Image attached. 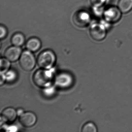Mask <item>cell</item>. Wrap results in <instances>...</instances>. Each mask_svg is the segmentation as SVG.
Returning a JSON list of instances; mask_svg holds the SVG:
<instances>
[{"label":"cell","mask_w":132,"mask_h":132,"mask_svg":"<svg viewBox=\"0 0 132 132\" xmlns=\"http://www.w3.org/2000/svg\"><path fill=\"white\" fill-rule=\"evenodd\" d=\"M21 68L26 71L34 69L36 64V60L33 54L30 51H25L21 54L19 60Z\"/></svg>","instance_id":"cell-3"},{"label":"cell","mask_w":132,"mask_h":132,"mask_svg":"<svg viewBox=\"0 0 132 132\" xmlns=\"http://www.w3.org/2000/svg\"><path fill=\"white\" fill-rule=\"evenodd\" d=\"M26 46L28 51L31 52H36L41 47V43L38 38H32L27 42Z\"/></svg>","instance_id":"cell-11"},{"label":"cell","mask_w":132,"mask_h":132,"mask_svg":"<svg viewBox=\"0 0 132 132\" xmlns=\"http://www.w3.org/2000/svg\"><path fill=\"white\" fill-rule=\"evenodd\" d=\"M90 34L93 40L97 41L102 40L106 36V30L105 27L99 24H93L90 29Z\"/></svg>","instance_id":"cell-4"},{"label":"cell","mask_w":132,"mask_h":132,"mask_svg":"<svg viewBox=\"0 0 132 132\" xmlns=\"http://www.w3.org/2000/svg\"><path fill=\"white\" fill-rule=\"evenodd\" d=\"M6 81V77L4 73H1V80H0V84L2 86Z\"/></svg>","instance_id":"cell-19"},{"label":"cell","mask_w":132,"mask_h":132,"mask_svg":"<svg viewBox=\"0 0 132 132\" xmlns=\"http://www.w3.org/2000/svg\"><path fill=\"white\" fill-rule=\"evenodd\" d=\"M105 0H92L93 4L95 6H100L103 4Z\"/></svg>","instance_id":"cell-18"},{"label":"cell","mask_w":132,"mask_h":132,"mask_svg":"<svg viewBox=\"0 0 132 132\" xmlns=\"http://www.w3.org/2000/svg\"><path fill=\"white\" fill-rule=\"evenodd\" d=\"M21 54V50L20 48L14 46L6 49L4 53V56L10 62H14L20 58Z\"/></svg>","instance_id":"cell-9"},{"label":"cell","mask_w":132,"mask_h":132,"mask_svg":"<svg viewBox=\"0 0 132 132\" xmlns=\"http://www.w3.org/2000/svg\"><path fill=\"white\" fill-rule=\"evenodd\" d=\"M121 13L119 8L112 7L107 9L105 13V18L110 23H116L121 18Z\"/></svg>","instance_id":"cell-8"},{"label":"cell","mask_w":132,"mask_h":132,"mask_svg":"<svg viewBox=\"0 0 132 132\" xmlns=\"http://www.w3.org/2000/svg\"><path fill=\"white\" fill-rule=\"evenodd\" d=\"M73 81L72 77L70 74L64 72L57 76L55 83L58 87L62 88H66L71 85Z\"/></svg>","instance_id":"cell-7"},{"label":"cell","mask_w":132,"mask_h":132,"mask_svg":"<svg viewBox=\"0 0 132 132\" xmlns=\"http://www.w3.org/2000/svg\"><path fill=\"white\" fill-rule=\"evenodd\" d=\"M118 7L123 13H129L132 10V0H119Z\"/></svg>","instance_id":"cell-12"},{"label":"cell","mask_w":132,"mask_h":132,"mask_svg":"<svg viewBox=\"0 0 132 132\" xmlns=\"http://www.w3.org/2000/svg\"><path fill=\"white\" fill-rule=\"evenodd\" d=\"M0 31H1V34H0L1 38L3 39L7 35V31L4 26H1L0 28Z\"/></svg>","instance_id":"cell-17"},{"label":"cell","mask_w":132,"mask_h":132,"mask_svg":"<svg viewBox=\"0 0 132 132\" xmlns=\"http://www.w3.org/2000/svg\"><path fill=\"white\" fill-rule=\"evenodd\" d=\"M17 115L16 110L12 107H8L3 110L1 118L4 121L13 122L16 120Z\"/></svg>","instance_id":"cell-10"},{"label":"cell","mask_w":132,"mask_h":132,"mask_svg":"<svg viewBox=\"0 0 132 132\" xmlns=\"http://www.w3.org/2000/svg\"><path fill=\"white\" fill-rule=\"evenodd\" d=\"M82 132H96L97 131L96 126L92 122L86 123L82 128Z\"/></svg>","instance_id":"cell-15"},{"label":"cell","mask_w":132,"mask_h":132,"mask_svg":"<svg viewBox=\"0 0 132 132\" xmlns=\"http://www.w3.org/2000/svg\"><path fill=\"white\" fill-rule=\"evenodd\" d=\"M10 66V62L9 60L5 58L1 59V73H4L9 70Z\"/></svg>","instance_id":"cell-14"},{"label":"cell","mask_w":132,"mask_h":132,"mask_svg":"<svg viewBox=\"0 0 132 132\" xmlns=\"http://www.w3.org/2000/svg\"><path fill=\"white\" fill-rule=\"evenodd\" d=\"M33 81L35 85L45 88L50 87L53 80V74L47 69H42L36 71L33 76Z\"/></svg>","instance_id":"cell-1"},{"label":"cell","mask_w":132,"mask_h":132,"mask_svg":"<svg viewBox=\"0 0 132 132\" xmlns=\"http://www.w3.org/2000/svg\"><path fill=\"white\" fill-rule=\"evenodd\" d=\"M56 57L54 53L50 50H46L42 52L37 58V64L42 69H51L55 63Z\"/></svg>","instance_id":"cell-2"},{"label":"cell","mask_w":132,"mask_h":132,"mask_svg":"<svg viewBox=\"0 0 132 132\" xmlns=\"http://www.w3.org/2000/svg\"><path fill=\"white\" fill-rule=\"evenodd\" d=\"M5 75L6 81L8 82H13L16 81L17 78V74L14 70H10L7 72Z\"/></svg>","instance_id":"cell-16"},{"label":"cell","mask_w":132,"mask_h":132,"mask_svg":"<svg viewBox=\"0 0 132 132\" xmlns=\"http://www.w3.org/2000/svg\"><path fill=\"white\" fill-rule=\"evenodd\" d=\"M17 113L18 116H20L21 115H22L24 112L23 110L21 109H19L17 110Z\"/></svg>","instance_id":"cell-20"},{"label":"cell","mask_w":132,"mask_h":132,"mask_svg":"<svg viewBox=\"0 0 132 132\" xmlns=\"http://www.w3.org/2000/svg\"><path fill=\"white\" fill-rule=\"evenodd\" d=\"M73 21L77 26L83 27L87 26L90 21L88 14L83 11H79L76 13L73 16Z\"/></svg>","instance_id":"cell-6"},{"label":"cell","mask_w":132,"mask_h":132,"mask_svg":"<svg viewBox=\"0 0 132 132\" xmlns=\"http://www.w3.org/2000/svg\"><path fill=\"white\" fill-rule=\"evenodd\" d=\"M24 36L21 33H17L14 34L12 38L11 42L14 46L20 47L22 46L24 42Z\"/></svg>","instance_id":"cell-13"},{"label":"cell","mask_w":132,"mask_h":132,"mask_svg":"<svg viewBox=\"0 0 132 132\" xmlns=\"http://www.w3.org/2000/svg\"><path fill=\"white\" fill-rule=\"evenodd\" d=\"M37 121V116L32 112H24L21 115L19 121L21 124L25 127H31L36 123Z\"/></svg>","instance_id":"cell-5"}]
</instances>
